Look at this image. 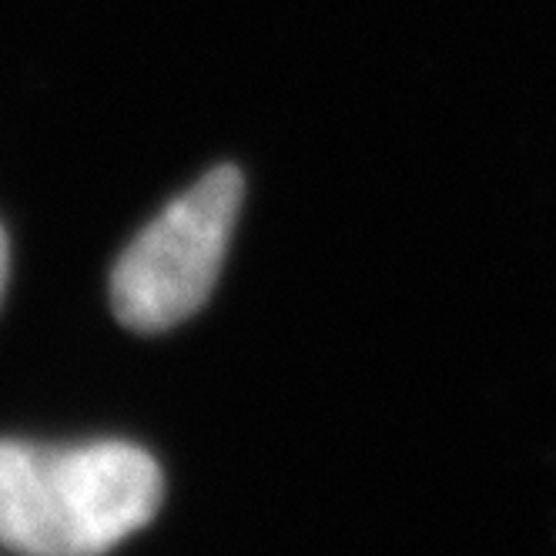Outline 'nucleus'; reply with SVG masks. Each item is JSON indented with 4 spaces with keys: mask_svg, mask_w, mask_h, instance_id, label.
Masks as SVG:
<instances>
[{
    "mask_svg": "<svg viewBox=\"0 0 556 556\" xmlns=\"http://www.w3.org/2000/svg\"><path fill=\"white\" fill-rule=\"evenodd\" d=\"M242 172L222 165L157 212L111 268V308L135 332H165L212 295L242 208Z\"/></svg>",
    "mask_w": 556,
    "mask_h": 556,
    "instance_id": "obj_2",
    "label": "nucleus"
},
{
    "mask_svg": "<svg viewBox=\"0 0 556 556\" xmlns=\"http://www.w3.org/2000/svg\"><path fill=\"white\" fill-rule=\"evenodd\" d=\"M165 480L135 443L0 440V546L21 556H104L151 523Z\"/></svg>",
    "mask_w": 556,
    "mask_h": 556,
    "instance_id": "obj_1",
    "label": "nucleus"
},
{
    "mask_svg": "<svg viewBox=\"0 0 556 556\" xmlns=\"http://www.w3.org/2000/svg\"><path fill=\"white\" fill-rule=\"evenodd\" d=\"M8 271H11V242H8L4 225H0V299H4V289H8Z\"/></svg>",
    "mask_w": 556,
    "mask_h": 556,
    "instance_id": "obj_3",
    "label": "nucleus"
}]
</instances>
